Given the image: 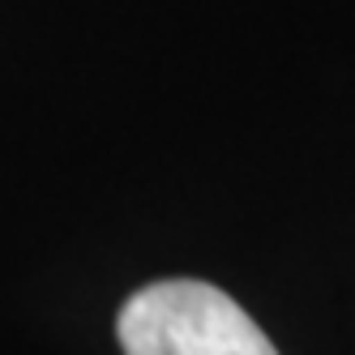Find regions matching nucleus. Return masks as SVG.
Returning <instances> with one entry per match:
<instances>
[{
  "instance_id": "nucleus-1",
  "label": "nucleus",
  "mask_w": 355,
  "mask_h": 355,
  "mask_svg": "<svg viewBox=\"0 0 355 355\" xmlns=\"http://www.w3.org/2000/svg\"><path fill=\"white\" fill-rule=\"evenodd\" d=\"M124 355H278L240 304L197 278H163L120 309Z\"/></svg>"
}]
</instances>
